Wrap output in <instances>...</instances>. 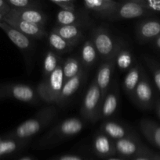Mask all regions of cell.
<instances>
[{"label": "cell", "instance_id": "obj_1", "mask_svg": "<svg viewBox=\"0 0 160 160\" xmlns=\"http://www.w3.org/2000/svg\"><path fill=\"white\" fill-rule=\"evenodd\" d=\"M57 113L56 106H47L36 112L34 117L20 123L15 129L8 133L5 138L28 142L31 138L46 128L54 120Z\"/></svg>", "mask_w": 160, "mask_h": 160}, {"label": "cell", "instance_id": "obj_2", "mask_svg": "<svg viewBox=\"0 0 160 160\" xmlns=\"http://www.w3.org/2000/svg\"><path fill=\"white\" fill-rule=\"evenodd\" d=\"M84 122L78 117H70L53 127L39 140V145L42 148L53 146L65 139L72 138L81 132Z\"/></svg>", "mask_w": 160, "mask_h": 160}, {"label": "cell", "instance_id": "obj_3", "mask_svg": "<svg viewBox=\"0 0 160 160\" xmlns=\"http://www.w3.org/2000/svg\"><path fill=\"white\" fill-rule=\"evenodd\" d=\"M91 40L99 56L104 61L113 60L118 52L124 47L122 40L116 38L104 27H97L93 31Z\"/></svg>", "mask_w": 160, "mask_h": 160}, {"label": "cell", "instance_id": "obj_4", "mask_svg": "<svg viewBox=\"0 0 160 160\" xmlns=\"http://www.w3.org/2000/svg\"><path fill=\"white\" fill-rule=\"evenodd\" d=\"M64 83V74L61 62L50 76L43 78V80L38 84L36 91L40 99L50 104H56Z\"/></svg>", "mask_w": 160, "mask_h": 160}, {"label": "cell", "instance_id": "obj_5", "mask_svg": "<svg viewBox=\"0 0 160 160\" xmlns=\"http://www.w3.org/2000/svg\"><path fill=\"white\" fill-rule=\"evenodd\" d=\"M102 97L100 88L95 81L89 84L83 98L80 114L85 120L95 123L100 120Z\"/></svg>", "mask_w": 160, "mask_h": 160}, {"label": "cell", "instance_id": "obj_6", "mask_svg": "<svg viewBox=\"0 0 160 160\" xmlns=\"http://www.w3.org/2000/svg\"><path fill=\"white\" fill-rule=\"evenodd\" d=\"M0 95L3 98H14L29 104H37L40 100L36 89L24 84H0Z\"/></svg>", "mask_w": 160, "mask_h": 160}, {"label": "cell", "instance_id": "obj_7", "mask_svg": "<svg viewBox=\"0 0 160 160\" xmlns=\"http://www.w3.org/2000/svg\"><path fill=\"white\" fill-rule=\"evenodd\" d=\"M114 145L116 155L127 159H132L138 156L147 154L150 150L142 143L136 133L115 141Z\"/></svg>", "mask_w": 160, "mask_h": 160}, {"label": "cell", "instance_id": "obj_8", "mask_svg": "<svg viewBox=\"0 0 160 160\" xmlns=\"http://www.w3.org/2000/svg\"><path fill=\"white\" fill-rule=\"evenodd\" d=\"M130 99L136 106L143 109H152L155 106L156 98L150 79L144 70Z\"/></svg>", "mask_w": 160, "mask_h": 160}, {"label": "cell", "instance_id": "obj_9", "mask_svg": "<svg viewBox=\"0 0 160 160\" xmlns=\"http://www.w3.org/2000/svg\"><path fill=\"white\" fill-rule=\"evenodd\" d=\"M154 14L155 13L149 12L140 6L133 0H125V1L120 2V4L115 11L109 17H108L107 20L118 21V20H131L139 17H152Z\"/></svg>", "mask_w": 160, "mask_h": 160}, {"label": "cell", "instance_id": "obj_10", "mask_svg": "<svg viewBox=\"0 0 160 160\" xmlns=\"http://www.w3.org/2000/svg\"><path fill=\"white\" fill-rule=\"evenodd\" d=\"M136 38L140 44L152 43L160 35V19L141 20L135 27Z\"/></svg>", "mask_w": 160, "mask_h": 160}, {"label": "cell", "instance_id": "obj_11", "mask_svg": "<svg viewBox=\"0 0 160 160\" xmlns=\"http://www.w3.org/2000/svg\"><path fill=\"white\" fill-rule=\"evenodd\" d=\"M119 104V84L116 80H112L109 89L102 100L100 120H109L117 111Z\"/></svg>", "mask_w": 160, "mask_h": 160}, {"label": "cell", "instance_id": "obj_12", "mask_svg": "<svg viewBox=\"0 0 160 160\" xmlns=\"http://www.w3.org/2000/svg\"><path fill=\"white\" fill-rule=\"evenodd\" d=\"M3 21L24 35L32 38L33 40L35 39L39 40L47 35L45 27L39 26L18 19L9 18V17H3Z\"/></svg>", "mask_w": 160, "mask_h": 160}, {"label": "cell", "instance_id": "obj_13", "mask_svg": "<svg viewBox=\"0 0 160 160\" xmlns=\"http://www.w3.org/2000/svg\"><path fill=\"white\" fill-rule=\"evenodd\" d=\"M0 28L5 32L7 35L9 40L22 52L24 55L31 56V52L34 49L35 44L34 40L28 36L24 35L20 33V31H17L12 27L8 25L5 22H0Z\"/></svg>", "mask_w": 160, "mask_h": 160}, {"label": "cell", "instance_id": "obj_14", "mask_svg": "<svg viewBox=\"0 0 160 160\" xmlns=\"http://www.w3.org/2000/svg\"><path fill=\"white\" fill-rule=\"evenodd\" d=\"M83 4L85 9L93 12L99 19L107 20L115 11L120 2L114 0H85Z\"/></svg>", "mask_w": 160, "mask_h": 160}, {"label": "cell", "instance_id": "obj_15", "mask_svg": "<svg viewBox=\"0 0 160 160\" xmlns=\"http://www.w3.org/2000/svg\"><path fill=\"white\" fill-rule=\"evenodd\" d=\"M56 20L58 26H77L82 28L92 23L86 12H82L78 10L71 12L61 9L56 13Z\"/></svg>", "mask_w": 160, "mask_h": 160}, {"label": "cell", "instance_id": "obj_16", "mask_svg": "<svg viewBox=\"0 0 160 160\" xmlns=\"http://www.w3.org/2000/svg\"><path fill=\"white\" fill-rule=\"evenodd\" d=\"M115 69L114 59L110 61H104L99 67L94 81L101 92L102 100L104 98L107 92L109 89L112 81V75Z\"/></svg>", "mask_w": 160, "mask_h": 160}, {"label": "cell", "instance_id": "obj_17", "mask_svg": "<svg viewBox=\"0 0 160 160\" xmlns=\"http://www.w3.org/2000/svg\"><path fill=\"white\" fill-rule=\"evenodd\" d=\"M92 149L94 154L100 159H107L116 156L114 141L101 132L97 133L94 136Z\"/></svg>", "mask_w": 160, "mask_h": 160}, {"label": "cell", "instance_id": "obj_18", "mask_svg": "<svg viewBox=\"0 0 160 160\" xmlns=\"http://www.w3.org/2000/svg\"><path fill=\"white\" fill-rule=\"evenodd\" d=\"M86 73L85 68L82 70L76 76L71 78L70 80L64 83L59 98L56 102V105L60 106H63L67 104L71 98L75 94V92L78 90L80 86L83 84L86 79Z\"/></svg>", "mask_w": 160, "mask_h": 160}, {"label": "cell", "instance_id": "obj_19", "mask_svg": "<svg viewBox=\"0 0 160 160\" xmlns=\"http://www.w3.org/2000/svg\"><path fill=\"white\" fill-rule=\"evenodd\" d=\"M4 17L15 18L24 21L45 27L48 17L42 9H13Z\"/></svg>", "mask_w": 160, "mask_h": 160}, {"label": "cell", "instance_id": "obj_20", "mask_svg": "<svg viewBox=\"0 0 160 160\" xmlns=\"http://www.w3.org/2000/svg\"><path fill=\"white\" fill-rule=\"evenodd\" d=\"M100 132L108 136L114 142L135 133L126 125L111 120H104L100 126Z\"/></svg>", "mask_w": 160, "mask_h": 160}, {"label": "cell", "instance_id": "obj_21", "mask_svg": "<svg viewBox=\"0 0 160 160\" xmlns=\"http://www.w3.org/2000/svg\"><path fill=\"white\" fill-rule=\"evenodd\" d=\"M139 128L143 135L152 145L160 150V125L149 119H142Z\"/></svg>", "mask_w": 160, "mask_h": 160}, {"label": "cell", "instance_id": "obj_22", "mask_svg": "<svg viewBox=\"0 0 160 160\" xmlns=\"http://www.w3.org/2000/svg\"><path fill=\"white\" fill-rule=\"evenodd\" d=\"M54 32L59 34L61 38L67 41L69 44L73 46L78 45L83 39V30L81 28L77 26H55L53 28Z\"/></svg>", "mask_w": 160, "mask_h": 160}, {"label": "cell", "instance_id": "obj_23", "mask_svg": "<svg viewBox=\"0 0 160 160\" xmlns=\"http://www.w3.org/2000/svg\"><path fill=\"white\" fill-rule=\"evenodd\" d=\"M143 70L144 69L141 64L136 63L128 70L126 75L124 78L122 88L130 98H131L133 92L141 80Z\"/></svg>", "mask_w": 160, "mask_h": 160}, {"label": "cell", "instance_id": "obj_24", "mask_svg": "<svg viewBox=\"0 0 160 160\" xmlns=\"http://www.w3.org/2000/svg\"><path fill=\"white\" fill-rule=\"evenodd\" d=\"M98 53L91 39H88L83 43L80 53V61L83 67H89L93 65L97 60Z\"/></svg>", "mask_w": 160, "mask_h": 160}, {"label": "cell", "instance_id": "obj_25", "mask_svg": "<svg viewBox=\"0 0 160 160\" xmlns=\"http://www.w3.org/2000/svg\"><path fill=\"white\" fill-rule=\"evenodd\" d=\"M47 41L49 45L52 48V51L56 54H64L72 51L74 46L69 44L67 41L61 38L59 34L53 31H51L47 35Z\"/></svg>", "mask_w": 160, "mask_h": 160}, {"label": "cell", "instance_id": "obj_26", "mask_svg": "<svg viewBox=\"0 0 160 160\" xmlns=\"http://www.w3.org/2000/svg\"><path fill=\"white\" fill-rule=\"evenodd\" d=\"M28 142L16 140L8 138H0V159L9 155L13 154L23 149Z\"/></svg>", "mask_w": 160, "mask_h": 160}, {"label": "cell", "instance_id": "obj_27", "mask_svg": "<svg viewBox=\"0 0 160 160\" xmlns=\"http://www.w3.org/2000/svg\"><path fill=\"white\" fill-rule=\"evenodd\" d=\"M115 67H118L121 71H128L130 68L135 65L134 56L130 50L126 49L125 47L121 48L114 58Z\"/></svg>", "mask_w": 160, "mask_h": 160}, {"label": "cell", "instance_id": "obj_28", "mask_svg": "<svg viewBox=\"0 0 160 160\" xmlns=\"http://www.w3.org/2000/svg\"><path fill=\"white\" fill-rule=\"evenodd\" d=\"M63 74H64V82L71 78L76 76L82 70L84 69L80 59L74 57H69L62 62Z\"/></svg>", "mask_w": 160, "mask_h": 160}, {"label": "cell", "instance_id": "obj_29", "mask_svg": "<svg viewBox=\"0 0 160 160\" xmlns=\"http://www.w3.org/2000/svg\"><path fill=\"white\" fill-rule=\"evenodd\" d=\"M61 56L53 51L49 50L44 56L43 62H42V74L43 78L50 76L61 63Z\"/></svg>", "mask_w": 160, "mask_h": 160}, {"label": "cell", "instance_id": "obj_30", "mask_svg": "<svg viewBox=\"0 0 160 160\" xmlns=\"http://www.w3.org/2000/svg\"><path fill=\"white\" fill-rule=\"evenodd\" d=\"M142 58L152 74L157 90L160 93V63L148 55H143Z\"/></svg>", "mask_w": 160, "mask_h": 160}, {"label": "cell", "instance_id": "obj_31", "mask_svg": "<svg viewBox=\"0 0 160 160\" xmlns=\"http://www.w3.org/2000/svg\"><path fill=\"white\" fill-rule=\"evenodd\" d=\"M11 9H42V3L37 0H6Z\"/></svg>", "mask_w": 160, "mask_h": 160}, {"label": "cell", "instance_id": "obj_32", "mask_svg": "<svg viewBox=\"0 0 160 160\" xmlns=\"http://www.w3.org/2000/svg\"><path fill=\"white\" fill-rule=\"evenodd\" d=\"M146 10L153 13L160 12V0H133Z\"/></svg>", "mask_w": 160, "mask_h": 160}, {"label": "cell", "instance_id": "obj_33", "mask_svg": "<svg viewBox=\"0 0 160 160\" xmlns=\"http://www.w3.org/2000/svg\"><path fill=\"white\" fill-rule=\"evenodd\" d=\"M50 2L61 8V10L71 12L78 10L75 2L73 0H50Z\"/></svg>", "mask_w": 160, "mask_h": 160}, {"label": "cell", "instance_id": "obj_34", "mask_svg": "<svg viewBox=\"0 0 160 160\" xmlns=\"http://www.w3.org/2000/svg\"><path fill=\"white\" fill-rule=\"evenodd\" d=\"M48 160H95L92 158L85 157V156H79V155H62V156H56V157L51 158Z\"/></svg>", "mask_w": 160, "mask_h": 160}, {"label": "cell", "instance_id": "obj_35", "mask_svg": "<svg viewBox=\"0 0 160 160\" xmlns=\"http://www.w3.org/2000/svg\"><path fill=\"white\" fill-rule=\"evenodd\" d=\"M11 7L8 5L6 0H0V14L3 17H6L11 10Z\"/></svg>", "mask_w": 160, "mask_h": 160}, {"label": "cell", "instance_id": "obj_36", "mask_svg": "<svg viewBox=\"0 0 160 160\" xmlns=\"http://www.w3.org/2000/svg\"><path fill=\"white\" fill-rule=\"evenodd\" d=\"M152 150H149L147 154L141 155V156H138L136 157L133 158V159L130 160H152V156H151V153H152Z\"/></svg>", "mask_w": 160, "mask_h": 160}, {"label": "cell", "instance_id": "obj_37", "mask_svg": "<svg viewBox=\"0 0 160 160\" xmlns=\"http://www.w3.org/2000/svg\"><path fill=\"white\" fill-rule=\"evenodd\" d=\"M154 108L155 109V112H156L157 116L160 119V97H157L156 99H155Z\"/></svg>", "mask_w": 160, "mask_h": 160}, {"label": "cell", "instance_id": "obj_38", "mask_svg": "<svg viewBox=\"0 0 160 160\" xmlns=\"http://www.w3.org/2000/svg\"><path fill=\"white\" fill-rule=\"evenodd\" d=\"M152 45L155 50H157L158 52H160V35L152 42Z\"/></svg>", "mask_w": 160, "mask_h": 160}, {"label": "cell", "instance_id": "obj_39", "mask_svg": "<svg viewBox=\"0 0 160 160\" xmlns=\"http://www.w3.org/2000/svg\"><path fill=\"white\" fill-rule=\"evenodd\" d=\"M151 156H152V160H160V154H157L154 152H152Z\"/></svg>", "mask_w": 160, "mask_h": 160}, {"label": "cell", "instance_id": "obj_40", "mask_svg": "<svg viewBox=\"0 0 160 160\" xmlns=\"http://www.w3.org/2000/svg\"><path fill=\"white\" fill-rule=\"evenodd\" d=\"M18 160H37L36 159H35L34 157L32 156H24V157L20 158Z\"/></svg>", "mask_w": 160, "mask_h": 160}, {"label": "cell", "instance_id": "obj_41", "mask_svg": "<svg viewBox=\"0 0 160 160\" xmlns=\"http://www.w3.org/2000/svg\"><path fill=\"white\" fill-rule=\"evenodd\" d=\"M105 160H130V159H124V158H121V157H111Z\"/></svg>", "mask_w": 160, "mask_h": 160}, {"label": "cell", "instance_id": "obj_42", "mask_svg": "<svg viewBox=\"0 0 160 160\" xmlns=\"http://www.w3.org/2000/svg\"><path fill=\"white\" fill-rule=\"evenodd\" d=\"M3 17L0 14V22H3Z\"/></svg>", "mask_w": 160, "mask_h": 160}, {"label": "cell", "instance_id": "obj_43", "mask_svg": "<svg viewBox=\"0 0 160 160\" xmlns=\"http://www.w3.org/2000/svg\"><path fill=\"white\" fill-rule=\"evenodd\" d=\"M2 99H4V98H3V97L0 95V100H2Z\"/></svg>", "mask_w": 160, "mask_h": 160}]
</instances>
